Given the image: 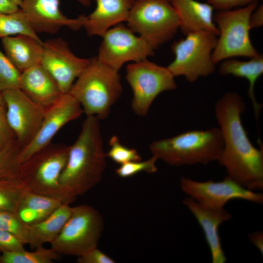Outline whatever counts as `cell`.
<instances>
[{
    "label": "cell",
    "instance_id": "d6986e66",
    "mask_svg": "<svg viewBox=\"0 0 263 263\" xmlns=\"http://www.w3.org/2000/svg\"><path fill=\"white\" fill-rule=\"evenodd\" d=\"M91 1V0H89ZM95 10L84 21L83 27L90 36H102L109 28L127 21L135 0H94Z\"/></svg>",
    "mask_w": 263,
    "mask_h": 263
},
{
    "label": "cell",
    "instance_id": "ab89813d",
    "mask_svg": "<svg viewBox=\"0 0 263 263\" xmlns=\"http://www.w3.org/2000/svg\"><path fill=\"white\" fill-rule=\"evenodd\" d=\"M80 3L84 6H89L91 4L90 0H77Z\"/></svg>",
    "mask_w": 263,
    "mask_h": 263
},
{
    "label": "cell",
    "instance_id": "d590c367",
    "mask_svg": "<svg viewBox=\"0 0 263 263\" xmlns=\"http://www.w3.org/2000/svg\"><path fill=\"white\" fill-rule=\"evenodd\" d=\"M78 263H114L115 261L101 250L95 248L77 257Z\"/></svg>",
    "mask_w": 263,
    "mask_h": 263
},
{
    "label": "cell",
    "instance_id": "52a82bcc",
    "mask_svg": "<svg viewBox=\"0 0 263 263\" xmlns=\"http://www.w3.org/2000/svg\"><path fill=\"white\" fill-rule=\"evenodd\" d=\"M126 21L154 50L171 39L179 29L170 0H135Z\"/></svg>",
    "mask_w": 263,
    "mask_h": 263
},
{
    "label": "cell",
    "instance_id": "3957f363",
    "mask_svg": "<svg viewBox=\"0 0 263 263\" xmlns=\"http://www.w3.org/2000/svg\"><path fill=\"white\" fill-rule=\"evenodd\" d=\"M152 156L175 166L206 164L218 161L223 148L219 128L193 130L152 142L150 145Z\"/></svg>",
    "mask_w": 263,
    "mask_h": 263
},
{
    "label": "cell",
    "instance_id": "836d02e7",
    "mask_svg": "<svg viewBox=\"0 0 263 263\" xmlns=\"http://www.w3.org/2000/svg\"><path fill=\"white\" fill-rule=\"evenodd\" d=\"M25 244L14 234L0 229V252L19 251L25 249Z\"/></svg>",
    "mask_w": 263,
    "mask_h": 263
},
{
    "label": "cell",
    "instance_id": "7402d4cb",
    "mask_svg": "<svg viewBox=\"0 0 263 263\" xmlns=\"http://www.w3.org/2000/svg\"><path fill=\"white\" fill-rule=\"evenodd\" d=\"M249 58L247 61L234 58L223 60L219 65V72L222 75H232L247 80L249 84L248 95L258 120L262 105L256 99L254 88L256 81L263 74V56L259 53L255 56Z\"/></svg>",
    "mask_w": 263,
    "mask_h": 263
},
{
    "label": "cell",
    "instance_id": "30bf717a",
    "mask_svg": "<svg viewBox=\"0 0 263 263\" xmlns=\"http://www.w3.org/2000/svg\"><path fill=\"white\" fill-rule=\"evenodd\" d=\"M174 78L167 67L147 58L128 64L126 78L133 92L131 105L133 112L146 115L159 94L177 88Z\"/></svg>",
    "mask_w": 263,
    "mask_h": 263
},
{
    "label": "cell",
    "instance_id": "4fadbf2b",
    "mask_svg": "<svg viewBox=\"0 0 263 263\" xmlns=\"http://www.w3.org/2000/svg\"><path fill=\"white\" fill-rule=\"evenodd\" d=\"M2 94L8 122L21 150L36 135L46 108L34 102L19 88L6 90Z\"/></svg>",
    "mask_w": 263,
    "mask_h": 263
},
{
    "label": "cell",
    "instance_id": "484cf974",
    "mask_svg": "<svg viewBox=\"0 0 263 263\" xmlns=\"http://www.w3.org/2000/svg\"><path fill=\"white\" fill-rule=\"evenodd\" d=\"M60 256L51 248H45L42 246L33 251L24 249L1 253L0 263H52Z\"/></svg>",
    "mask_w": 263,
    "mask_h": 263
},
{
    "label": "cell",
    "instance_id": "4316f807",
    "mask_svg": "<svg viewBox=\"0 0 263 263\" xmlns=\"http://www.w3.org/2000/svg\"><path fill=\"white\" fill-rule=\"evenodd\" d=\"M21 34L28 35L41 40L20 8L11 13H0V38Z\"/></svg>",
    "mask_w": 263,
    "mask_h": 263
},
{
    "label": "cell",
    "instance_id": "7a4b0ae2",
    "mask_svg": "<svg viewBox=\"0 0 263 263\" xmlns=\"http://www.w3.org/2000/svg\"><path fill=\"white\" fill-rule=\"evenodd\" d=\"M106 157L99 120L87 116L77 138L70 146L68 159L59 177L63 203L70 204L99 183Z\"/></svg>",
    "mask_w": 263,
    "mask_h": 263
},
{
    "label": "cell",
    "instance_id": "cb8c5ba5",
    "mask_svg": "<svg viewBox=\"0 0 263 263\" xmlns=\"http://www.w3.org/2000/svg\"><path fill=\"white\" fill-rule=\"evenodd\" d=\"M62 203L58 199L29 191L22 199L17 214L24 223L31 225L47 218Z\"/></svg>",
    "mask_w": 263,
    "mask_h": 263
},
{
    "label": "cell",
    "instance_id": "e0dca14e",
    "mask_svg": "<svg viewBox=\"0 0 263 263\" xmlns=\"http://www.w3.org/2000/svg\"><path fill=\"white\" fill-rule=\"evenodd\" d=\"M183 204L195 217L202 227L209 246L213 263H225L226 258L223 249L219 227L224 222L232 218L224 208L205 207L190 197L185 198Z\"/></svg>",
    "mask_w": 263,
    "mask_h": 263
},
{
    "label": "cell",
    "instance_id": "60d3db41",
    "mask_svg": "<svg viewBox=\"0 0 263 263\" xmlns=\"http://www.w3.org/2000/svg\"><path fill=\"white\" fill-rule=\"evenodd\" d=\"M5 102L3 97L2 92L0 91V107L5 106Z\"/></svg>",
    "mask_w": 263,
    "mask_h": 263
},
{
    "label": "cell",
    "instance_id": "5b68a950",
    "mask_svg": "<svg viewBox=\"0 0 263 263\" xmlns=\"http://www.w3.org/2000/svg\"><path fill=\"white\" fill-rule=\"evenodd\" d=\"M258 6L254 2L246 6L218 11L213 20L219 30L212 60L216 65L225 59L242 56L251 58L259 54L250 37L249 18Z\"/></svg>",
    "mask_w": 263,
    "mask_h": 263
},
{
    "label": "cell",
    "instance_id": "8992f818",
    "mask_svg": "<svg viewBox=\"0 0 263 263\" xmlns=\"http://www.w3.org/2000/svg\"><path fill=\"white\" fill-rule=\"evenodd\" d=\"M70 146L50 143L21 163L18 176L29 191L63 203L59 179L66 164Z\"/></svg>",
    "mask_w": 263,
    "mask_h": 263
},
{
    "label": "cell",
    "instance_id": "9c48e42d",
    "mask_svg": "<svg viewBox=\"0 0 263 263\" xmlns=\"http://www.w3.org/2000/svg\"><path fill=\"white\" fill-rule=\"evenodd\" d=\"M103 226L102 216L93 207H73L70 218L50 244L51 248L59 255L82 256L97 247Z\"/></svg>",
    "mask_w": 263,
    "mask_h": 263
},
{
    "label": "cell",
    "instance_id": "8fae6325",
    "mask_svg": "<svg viewBox=\"0 0 263 263\" xmlns=\"http://www.w3.org/2000/svg\"><path fill=\"white\" fill-rule=\"evenodd\" d=\"M116 25L102 36L98 61L119 71L127 62L139 61L153 55L154 50L143 38L122 24Z\"/></svg>",
    "mask_w": 263,
    "mask_h": 263
},
{
    "label": "cell",
    "instance_id": "74e56055",
    "mask_svg": "<svg viewBox=\"0 0 263 263\" xmlns=\"http://www.w3.org/2000/svg\"><path fill=\"white\" fill-rule=\"evenodd\" d=\"M19 9V7L11 0H0V13H11Z\"/></svg>",
    "mask_w": 263,
    "mask_h": 263
},
{
    "label": "cell",
    "instance_id": "5bb4252c",
    "mask_svg": "<svg viewBox=\"0 0 263 263\" xmlns=\"http://www.w3.org/2000/svg\"><path fill=\"white\" fill-rule=\"evenodd\" d=\"M92 60L76 56L62 38L43 42L40 64L49 73L64 94L69 92L77 78Z\"/></svg>",
    "mask_w": 263,
    "mask_h": 263
},
{
    "label": "cell",
    "instance_id": "2e32d148",
    "mask_svg": "<svg viewBox=\"0 0 263 263\" xmlns=\"http://www.w3.org/2000/svg\"><path fill=\"white\" fill-rule=\"evenodd\" d=\"M19 8L37 33L56 34L64 26L76 30L86 19L84 15L68 18L59 9V0H22Z\"/></svg>",
    "mask_w": 263,
    "mask_h": 263
},
{
    "label": "cell",
    "instance_id": "f1b7e54d",
    "mask_svg": "<svg viewBox=\"0 0 263 263\" xmlns=\"http://www.w3.org/2000/svg\"><path fill=\"white\" fill-rule=\"evenodd\" d=\"M21 72L0 50V91L19 88Z\"/></svg>",
    "mask_w": 263,
    "mask_h": 263
},
{
    "label": "cell",
    "instance_id": "6da1fadb",
    "mask_svg": "<svg viewBox=\"0 0 263 263\" xmlns=\"http://www.w3.org/2000/svg\"><path fill=\"white\" fill-rule=\"evenodd\" d=\"M245 104L237 92L225 93L216 102L215 114L223 140V148L218 161L227 176L251 190L263 188V148L250 141L241 116Z\"/></svg>",
    "mask_w": 263,
    "mask_h": 263
},
{
    "label": "cell",
    "instance_id": "4dcf8cb0",
    "mask_svg": "<svg viewBox=\"0 0 263 263\" xmlns=\"http://www.w3.org/2000/svg\"><path fill=\"white\" fill-rule=\"evenodd\" d=\"M110 149L107 156L119 165L131 161H140L142 158L137 150L123 146L120 142L118 137L113 135L109 141Z\"/></svg>",
    "mask_w": 263,
    "mask_h": 263
},
{
    "label": "cell",
    "instance_id": "ac0fdd59",
    "mask_svg": "<svg viewBox=\"0 0 263 263\" xmlns=\"http://www.w3.org/2000/svg\"><path fill=\"white\" fill-rule=\"evenodd\" d=\"M19 89L34 102L46 108L56 103L63 94L40 63L21 73Z\"/></svg>",
    "mask_w": 263,
    "mask_h": 263
},
{
    "label": "cell",
    "instance_id": "1f68e13d",
    "mask_svg": "<svg viewBox=\"0 0 263 263\" xmlns=\"http://www.w3.org/2000/svg\"><path fill=\"white\" fill-rule=\"evenodd\" d=\"M158 159L152 156L149 159L141 161H131L121 165L116 169V174L121 178H128L132 176L141 172H146L150 173H155L157 171L156 165Z\"/></svg>",
    "mask_w": 263,
    "mask_h": 263
},
{
    "label": "cell",
    "instance_id": "b9f144b4",
    "mask_svg": "<svg viewBox=\"0 0 263 263\" xmlns=\"http://www.w3.org/2000/svg\"><path fill=\"white\" fill-rule=\"evenodd\" d=\"M14 3H15L17 5H18L19 7L20 6L22 0H11Z\"/></svg>",
    "mask_w": 263,
    "mask_h": 263
},
{
    "label": "cell",
    "instance_id": "8d00e7d4",
    "mask_svg": "<svg viewBox=\"0 0 263 263\" xmlns=\"http://www.w3.org/2000/svg\"><path fill=\"white\" fill-rule=\"evenodd\" d=\"M250 29L261 27L263 25V5L258 6L251 13L249 18Z\"/></svg>",
    "mask_w": 263,
    "mask_h": 263
},
{
    "label": "cell",
    "instance_id": "9a60e30c",
    "mask_svg": "<svg viewBox=\"0 0 263 263\" xmlns=\"http://www.w3.org/2000/svg\"><path fill=\"white\" fill-rule=\"evenodd\" d=\"M83 113L81 105L71 94H63L56 103L46 108L36 135L27 146L20 150L19 159L20 164L50 144L64 125L79 118Z\"/></svg>",
    "mask_w": 263,
    "mask_h": 263
},
{
    "label": "cell",
    "instance_id": "603a6c76",
    "mask_svg": "<svg viewBox=\"0 0 263 263\" xmlns=\"http://www.w3.org/2000/svg\"><path fill=\"white\" fill-rule=\"evenodd\" d=\"M72 208L68 203H63L42 221L30 225L28 243L33 248L51 244L58 236L70 218Z\"/></svg>",
    "mask_w": 263,
    "mask_h": 263
},
{
    "label": "cell",
    "instance_id": "44dd1931",
    "mask_svg": "<svg viewBox=\"0 0 263 263\" xmlns=\"http://www.w3.org/2000/svg\"><path fill=\"white\" fill-rule=\"evenodd\" d=\"M5 55L21 73L40 63L43 42L31 36L18 35L2 38Z\"/></svg>",
    "mask_w": 263,
    "mask_h": 263
},
{
    "label": "cell",
    "instance_id": "f35d334b",
    "mask_svg": "<svg viewBox=\"0 0 263 263\" xmlns=\"http://www.w3.org/2000/svg\"><path fill=\"white\" fill-rule=\"evenodd\" d=\"M249 238L253 244L260 252L263 254V233L261 231H257L249 235Z\"/></svg>",
    "mask_w": 263,
    "mask_h": 263
},
{
    "label": "cell",
    "instance_id": "7c38bea8",
    "mask_svg": "<svg viewBox=\"0 0 263 263\" xmlns=\"http://www.w3.org/2000/svg\"><path fill=\"white\" fill-rule=\"evenodd\" d=\"M180 186L189 197L208 208H224L226 203L233 199L263 203V194L246 188L227 176L219 182H200L182 176Z\"/></svg>",
    "mask_w": 263,
    "mask_h": 263
},
{
    "label": "cell",
    "instance_id": "ffe728a7",
    "mask_svg": "<svg viewBox=\"0 0 263 263\" xmlns=\"http://www.w3.org/2000/svg\"><path fill=\"white\" fill-rule=\"evenodd\" d=\"M179 21V29L185 36L199 31H207L218 36L213 20V7L207 2L196 0H170Z\"/></svg>",
    "mask_w": 263,
    "mask_h": 263
},
{
    "label": "cell",
    "instance_id": "83f0119b",
    "mask_svg": "<svg viewBox=\"0 0 263 263\" xmlns=\"http://www.w3.org/2000/svg\"><path fill=\"white\" fill-rule=\"evenodd\" d=\"M0 229L11 233L24 244H28L30 225L24 223L17 213L0 210Z\"/></svg>",
    "mask_w": 263,
    "mask_h": 263
},
{
    "label": "cell",
    "instance_id": "d6a6232c",
    "mask_svg": "<svg viewBox=\"0 0 263 263\" xmlns=\"http://www.w3.org/2000/svg\"><path fill=\"white\" fill-rule=\"evenodd\" d=\"M17 142L16 136L7 119L6 106H0V151Z\"/></svg>",
    "mask_w": 263,
    "mask_h": 263
},
{
    "label": "cell",
    "instance_id": "f546056e",
    "mask_svg": "<svg viewBox=\"0 0 263 263\" xmlns=\"http://www.w3.org/2000/svg\"><path fill=\"white\" fill-rule=\"evenodd\" d=\"M20 150L17 142L0 151V177L18 176L21 164L19 159Z\"/></svg>",
    "mask_w": 263,
    "mask_h": 263
},
{
    "label": "cell",
    "instance_id": "e575fe53",
    "mask_svg": "<svg viewBox=\"0 0 263 263\" xmlns=\"http://www.w3.org/2000/svg\"><path fill=\"white\" fill-rule=\"evenodd\" d=\"M217 11L228 10L243 7L261 0H206Z\"/></svg>",
    "mask_w": 263,
    "mask_h": 263
},
{
    "label": "cell",
    "instance_id": "277c9868",
    "mask_svg": "<svg viewBox=\"0 0 263 263\" xmlns=\"http://www.w3.org/2000/svg\"><path fill=\"white\" fill-rule=\"evenodd\" d=\"M122 92L118 71L93 57L69 93L79 102L87 116L100 120L108 116Z\"/></svg>",
    "mask_w": 263,
    "mask_h": 263
},
{
    "label": "cell",
    "instance_id": "ba28073f",
    "mask_svg": "<svg viewBox=\"0 0 263 263\" xmlns=\"http://www.w3.org/2000/svg\"><path fill=\"white\" fill-rule=\"evenodd\" d=\"M217 37L213 33L199 31L174 41L171 49L175 58L167 68L174 77L183 76L190 83L212 75L216 70L212 54Z\"/></svg>",
    "mask_w": 263,
    "mask_h": 263
},
{
    "label": "cell",
    "instance_id": "d4e9b609",
    "mask_svg": "<svg viewBox=\"0 0 263 263\" xmlns=\"http://www.w3.org/2000/svg\"><path fill=\"white\" fill-rule=\"evenodd\" d=\"M29 191L18 176L0 177V210L17 213L22 199Z\"/></svg>",
    "mask_w": 263,
    "mask_h": 263
}]
</instances>
